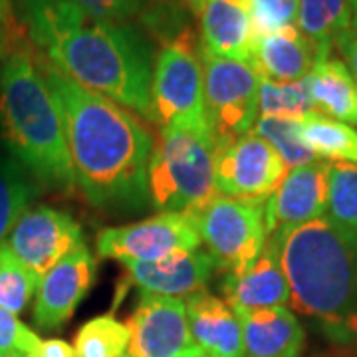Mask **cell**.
Here are the masks:
<instances>
[{"instance_id":"obj_27","label":"cell","mask_w":357,"mask_h":357,"mask_svg":"<svg viewBox=\"0 0 357 357\" xmlns=\"http://www.w3.org/2000/svg\"><path fill=\"white\" fill-rule=\"evenodd\" d=\"M326 217L357 236V165L330 163Z\"/></svg>"},{"instance_id":"obj_25","label":"cell","mask_w":357,"mask_h":357,"mask_svg":"<svg viewBox=\"0 0 357 357\" xmlns=\"http://www.w3.org/2000/svg\"><path fill=\"white\" fill-rule=\"evenodd\" d=\"M258 114L260 117H284L296 121H302L310 115L318 114V107L310 93L307 77L288 84L260 77Z\"/></svg>"},{"instance_id":"obj_15","label":"cell","mask_w":357,"mask_h":357,"mask_svg":"<svg viewBox=\"0 0 357 357\" xmlns=\"http://www.w3.org/2000/svg\"><path fill=\"white\" fill-rule=\"evenodd\" d=\"M199 18L203 52L250 64L256 42L250 0H204Z\"/></svg>"},{"instance_id":"obj_29","label":"cell","mask_w":357,"mask_h":357,"mask_svg":"<svg viewBox=\"0 0 357 357\" xmlns=\"http://www.w3.org/2000/svg\"><path fill=\"white\" fill-rule=\"evenodd\" d=\"M255 133H258L278 151L282 161L288 169L307 165L318 161V157L312 153L300 139V121L284 119V117H260L256 119Z\"/></svg>"},{"instance_id":"obj_31","label":"cell","mask_w":357,"mask_h":357,"mask_svg":"<svg viewBox=\"0 0 357 357\" xmlns=\"http://www.w3.org/2000/svg\"><path fill=\"white\" fill-rule=\"evenodd\" d=\"M256 38L282 26L296 24L298 0H250Z\"/></svg>"},{"instance_id":"obj_17","label":"cell","mask_w":357,"mask_h":357,"mask_svg":"<svg viewBox=\"0 0 357 357\" xmlns=\"http://www.w3.org/2000/svg\"><path fill=\"white\" fill-rule=\"evenodd\" d=\"M131 284L141 292L159 294L169 298H187L204 290L217 270L206 250L197 248L187 255H177L161 262H121Z\"/></svg>"},{"instance_id":"obj_9","label":"cell","mask_w":357,"mask_h":357,"mask_svg":"<svg viewBox=\"0 0 357 357\" xmlns=\"http://www.w3.org/2000/svg\"><path fill=\"white\" fill-rule=\"evenodd\" d=\"M96 248L102 258L119 262H161L201 248V236L191 215L159 213L135 225L102 229Z\"/></svg>"},{"instance_id":"obj_39","label":"cell","mask_w":357,"mask_h":357,"mask_svg":"<svg viewBox=\"0 0 357 357\" xmlns=\"http://www.w3.org/2000/svg\"><path fill=\"white\" fill-rule=\"evenodd\" d=\"M177 357H206L201 351V349H195V351H189V354H183V356H177Z\"/></svg>"},{"instance_id":"obj_26","label":"cell","mask_w":357,"mask_h":357,"mask_svg":"<svg viewBox=\"0 0 357 357\" xmlns=\"http://www.w3.org/2000/svg\"><path fill=\"white\" fill-rule=\"evenodd\" d=\"M129 345L128 324H121L114 314L88 319L76 333V357H126Z\"/></svg>"},{"instance_id":"obj_3","label":"cell","mask_w":357,"mask_h":357,"mask_svg":"<svg viewBox=\"0 0 357 357\" xmlns=\"http://www.w3.org/2000/svg\"><path fill=\"white\" fill-rule=\"evenodd\" d=\"M296 312L337 344L357 342V236L319 217L270 234Z\"/></svg>"},{"instance_id":"obj_38","label":"cell","mask_w":357,"mask_h":357,"mask_svg":"<svg viewBox=\"0 0 357 357\" xmlns=\"http://www.w3.org/2000/svg\"><path fill=\"white\" fill-rule=\"evenodd\" d=\"M351 6V26H357V0H349Z\"/></svg>"},{"instance_id":"obj_6","label":"cell","mask_w":357,"mask_h":357,"mask_svg":"<svg viewBox=\"0 0 357 357\" xmlns=\"http://www.w3.org/2000/svg\"><path fill=\"white\" fill-rule=\"evenodd\" d=\"M264 201L217 195L191 215L201 244L225 274H238L255 262L268 243Z\"/></svg>"},{"instance_id":"obj_22","label":"cell","mask_w":357,"mask_h":357,"mask_svg":"<svg viewBox=\"0 0 357 357\" xmlns=\"http://www.w3.org/2000/svg\"><path fill=\"white\" fill-rule=\"evenodd\" d=\"M296 26L321 56H330L335 40L351 28L349 0H298Z\"/></svg>"},{"instance_id":"obj_1","label":"cell","mask_w":357,"mask_h":357,"mask_svg":"<svg viewBox=\"0 0 357 357\" xmlns=\"http://www.w3.org/2000/svg\"><path fill=\"white\" fill-rule=\"evenodd\" d=\"M40 56L79 86L153 121L155 52L131 22L102 20L72 0H14Z\"/></svg>"},{"instance_id":"obj_12","label":"cell","mask_w":357,"mask_h":357,"mask_svg":"<svg viewBox=\"0 0 357 357\" xmlns=\"http://www.w3.org/2000/svg\"><path fill=\"white\" fill-rule=\"evenodd\" d=\"M128 328L126 357H177L199 349L191 337L185 302L178 298L139 290Z\"/></svg>"},{"instance_id":"obj_11","label":"cell","mask_w":357,"mask_h":357,"mask_svg":"<svg viewBox=\"0 0 357 357\" xmlns=\"http://www.w3.org/2000/svg\"><path fill=\"white\" fill-rule=\"evenodd\" d=\"M4 244L26 268L42 278L70 252L84 246L77 220L48 204L30 206L6 236Z\"/></svg>"},{"instance_id":"obj_37","label":"cell","mask_w":357,"mask_h":357,"mask_svg":"<svg viewBox=\"0 0 357 357\" xmlns=\"http://www.w3.org/2000/svg\"><path fill=\"white\" fill-rule=\"evenodd\" d=\"M181 2H183V4H185V6L195 14L201 13V8H203V4H204V0H181Z\"/></svg>"},{"instance_id":"obj_4","label":"cell","mask_w":357,"mask_h":357,"mask_svg":"<svg viewBox=\"0 0 357 357\" xmlns=\"http://www.w3.org/2000/svg\"><path fill=\"white\" fill-rule=\"evenodd\" d=\"M0 129L14 159L42 187L64 195L76 191L58 105L42 74L40 54L26 34L0 66Z\"/></svg>"},{"instance_id":"obj_32","label":"cell","mask_w":357,"mask_h":357,"mask_svg":"<svg viewBox=\"0 0 357 357\" xmlns=\"http://www.w3.org/2000/svg\"><path fill=\"white\" fill-rule=\"evenodd\" d=\"M86 13L112 22H131L133 18H139L145 0H72Z\"/></svg>"},{"instance_id":"obj_10","label":"cell","mask_w":357,"mask_h":357,"mask_svg":"<svg viewBox=\"0 0 357 357\" xmlns=\"http://www.w3.org/2000/svg\"><path fill=\"white\" fill-rule=\"evenodd\" d=\"M288 167L278 151L255 131L217 145V192L232 199L262 201L278 189Z\"/></svg>"},{"instance_id":"obj_2","label":"cell","mask_w":357,"mask_h":357,"mask_svg":"<svg viewBox=\"0 0 357 357\" xmlns=\"http://www.w3.org/2000/svg\"><path fill=\"white\" fill-rule=\"evenodd\" d=\"M40 68L58 105L76 185L88 203L109 215L145 211L151 131L139 115L79 86L42 56Z\"/></svg>"},{"instance_id":"obj_28","label":"cell","mask_w":357,"mask_h":357,"mask_svg":"<svg viewBox=\"0 0 357 357\" xmlns=\"http://www.w3.org/2000/svg\"><path fill=\"white\" fill-rule=\"evenodd\" d=\"M40 278L26 268L16 256L10 252L6 244H0V307L20 314L30 304L32 296L36 294Z\"/></svg>"},{"instance_id":"obj_30","label":"cell","mask_w":357,"mask_h":357,"mask_svg":"<svg viewBox=\"0 0 357 357\" xmlns=\"http://www.w3.org/2000/svg\"><path fill=\"white\" fill-rule=\"evenodd\" d=\"M40 337L14 314L0 307V356L26 357L36 345Z\"/></svg>"},{"instance_id":"obj_40","label":"cell","mask_w":357,"mask_h":357,"mask_svg":"<svg viewBox=\"0 0 357 357\" xmlns=\"http://www.w3.org/2000/svg\"><path fill=\"white\" fill-rule=\"evenodd\" d=\"M0 357H8V356H0Z\"/></svg>"},{"instance_id":"obj_19","label":"cell","mask_w":357,"mask_h":357,"mask_svg":"<svg viewBox=\"0 0 357 357\" xmlns=\"http://www.w3.org/2000/svg\"><path fill=\"white\" fill-rule=\"evenodd\" d=\"M225 302L234 312H250L290 304V288L278 256L266 243L250 266L238 274H225L220 282Z\"/></svg>"},{"instance_id":"obj_34","label":"cell","mask_w":357,"mask_h":357,"mask_svg":"<svg viewBox=\"0 0 357 357\" xmlns=\"http://www.w3.org/2000/svg\"><path fill=\"white\" fill-rule=\"evenodd\" d=\"M26 357H76V351L64 340H40Z\"/></svg>"},{"instance_id":"obj_35","label":"cell","mask_w":357,"mask_h":357,"mask_svg":"<svg viewBox=\"0 0 357 357\" xmlns=\"http://www.w3.org/2000/svg\"><path fill=\"white\" fill-rule=\"evenodd\" d=\"M24 34V28H22L20 22L13 26L0 24V66L4 62V58L8 56V52H10V48L14 46V42L18 38H22Z\"/></svg>"},{"instance_id":"obj_33","label":"cell","mask_w":357,"mask_h":357,"mask_svg":"<svg viewBox=\"0 0 357 357\" xmlns=\"http://www.w3.org/2000/svg\"><path fill=\"white\" fill-rule=\"evenodd\" d=\"M333 46L342 52V56L345 58V66L349 68V72L357 79V26H351L345 34L335 40Z\"/></svg>"},{"instance_id":"obj_23","label":"cell","mask_w":357,"mask_h":357,"mask_svg":"<svg viewBox=\"0 0 357 357\" xmlns=\"http://www.w3.org/2000/svg\"><path fill=\"white\" fill-rule=\"evenodd\" d=\"M300 139L318 159L357 165V129L316 114L300 121Z\"/></svg>"},{"instance_id":"obj_8","label":"cell","mask_w":357,"mask_h":357,"mask_svg":"<svg viewBox=\"0 0 357 357\" xmlns=\"http://www.w3.org/2000/svg\"><path fill=\"white\" fill-rule=\"evenodd\" d=\"M260 76L252 64L203 52L204 115L217 145L252 131L258 119Z\"/></svg>"},{"instance_id":"obj_7","label":"cell","mask_w":357,"mask_h":357,"mask_svg":"<svg viewBox=\"0 0 357 357\" xmlns=\"http://www.w3.org/2000/svg\"><path fill=\"white\" fill-rule=\"evenodd\" d=\"M151 109L159 128L169 123H206L203 48H199L191 26L163 42L155 56Z\"/></svg>"},{"instance_id":"obj_36","label":"cell","mask_w":357,"mask_h":357,"mask_svg":"<svg viewBox=\"0 0 357 357\" xmlns=\"http://www.w3.org/2000/svg\"><path fill=\"white\" fill-rule=\"evenodd\" d=\"M20 20L16 18V10H14V0H0V24L13 26L18 24Z\"/></svg>"},{"instance_id":"obj_13","label":"cell","mask_w":357,"mask_h":357,"mask_svg":"<svg viewBox=\"0 0 357 357\" xmlns=\"http://www.w3.org/2000/svg\"><path fill=\"white\" fill-rule=\"evenodd\" d=\"M96 278V256L84 244L40 278L32 312L34 324L40 330L62 328L93 288Z\"/></svg>"},{"instance_id":"obj_41","label":"cell","mask_w":357,"mask_h":357,"mask_svg":"<svg viewBox=\"0 0 357 357\" xmlns=\"http://www.w3.org/2000/svg\"><path fill=\"white\" fill-rule=\"evenodd\" d=\"M145 2H147V0H145ZM153 2H155V0H153Z\"/></svg>"},{"instance_id":"obj_18","label":"cell","mask_w":357,"mask_h":357,"mask_svg":"<svg viewBox=\"0 0 357 357\" xmlns=\"http://www.w3.org/2000/svg\"><path fill=\"white\" fill-rule=\"evenodd\" d=\"M195 345L206 357H244L243 326L236 312L206 288L185 298Z\"/></svg>"},{"instance_id":"obj_24","label":"cell","mask_w":357,"mask_h":357,"mask_svg":"<svg viewBox=\"0 0 357 357\" xmlns=\"http://www.w3.org/2000/svg\"><path fill=\"white\" fill-rule=\"evenodd\" d=\"M40 189L42 185L22 163L14 157L0 155V244L34 203Z\"/></svg>"},{"instance_id":"obj_16","label":"cell","mask_w":357,"mask_h":357,"mask_svg":"<svg viewBox=\"0 0 357 357\" xmlns=\"http://www.w3.org/2000/svg\"><path fill=\"white\" fill-rule=\"evenodd\" d=\"M321 58L326 56L319 54L318 46L298 26L290 24L260 34L250 64L260 77L288 84L306 79Z\"/></svg>"},{"instance_id":"obj_5","label":"cell","mask_w":357,"mask_h":357,"mask_svg":"<svg viewBox=\"0 0 357 357\" xmlns=\"http://www.w3.org/2000/svg\"><path fill=\"white\" fill-rule=\"evenodd\" d=\"M217 141L208 123H169L155 139L147 191L159 213L195 215L217 197Z\"/></svg>"},{"instance_id":"obj_14","label":"cell","mask_w":357,"mask_h":357,"mask_svg":"<svg viewBox=\"0 0 357 357\" xmlns=\"http://www.w3.org/2000/svg\"><path fill=\"white\" fill-rule=\"evenodd\" d=\"M328 177L330 163L319 159L288 169L278 189L264 201L268 234L324 217L328 206Z\"/></svg>"},{"instance_id":"obj_20","label":"cell","mask_w":357,"mask_h":357,"mask_svg":"<svg viewBox=\"0 0 357 357\" xmlns=\"http://www.w3.org/2000/svg\"><path fill=\"white\" fill-rule=\"evenodd\" d=\"M243 326L244 357H300L306 332L286 306L236 312Z\"/></svg>"},{"instance_id":"obj_21","label":"cell","mask_w":357,"mask_h":357,"mask_svg":"<svg viewBox=\"0 0 357 357\" xmlns=\"http://www.w3.org/2000/svg\"><path fill=\"white\" fill-rule=\"evenodd\" d=\"M307 86L318 114H326L335 121L357 126V79L349 68L332 54L318 60Z\"/></svg>"}]
</instances>
